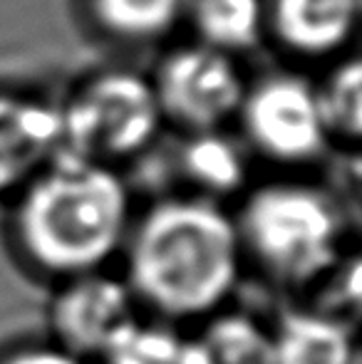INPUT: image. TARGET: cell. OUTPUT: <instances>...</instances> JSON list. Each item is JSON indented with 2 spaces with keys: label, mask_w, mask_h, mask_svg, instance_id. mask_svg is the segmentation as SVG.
I'll use <instances>...</instances> for the list:
<instances>
[{
  "label": "cell",
  "mask_w": 362,
  "mask_h": 364,
  "mask_svg": "<svg viewBox=\"0 0 362 364\" xmlns=\"http://www.w3.org/2000/svg\"><path fill=\"white\" fill-rule=\"evenodd\" d=\"M124 283L142 315L174 327L228 310L246 273L233 216L203 196H171L132 220Z\"/></svg>",
  "instance_id": "6da1fadb"
},
{
  "label": "cell",
  "mask_w": 362,
  "mask_h": 364,
  "mask_svg": "<svg viewBox=\"0 0 362 364\" xmlns=\"http://www.w3.org/2000/svg\"><path fill=\"white\" fill-rule=\"evenodd\" d=\"M132 220L129 191L115 168L60 151L15 193L10 245L30 275L58 285L107 270Z\"/></svg>",
  "instance_id": "7a4b0ae2"
},
{
  "label": "cell",
  "mask_w": 362,
  "mask_h": 364,
  "mask_svg": "<svg viewBox=\"0 0 362 364\" xmlns=\"http://www.w3.org/2000/svg\"><path fill=\"white\" fill-rule=\"evenodd\" d=\"M246 270L283 292L323 290L353 253L340 206L300 181L258 186L233 213Z\"/></svg>",
  "instance_id": "3957f363"
},
{
  "label": "cell",
  "mask_w": 362,
  "mask_h": 364,
  "mask_svg": "<svg viewBox=\"0 0 362 364\" xmlns=\"http://www.w3.org/2000/svg\"><path fill=\"white\" fill-rule=\"evenodd\" d=\"M161 122L151 80L129 70H107L82 82L60 109L63 151L112 166L144 151Z\"/></svg>",
  "instance_id": "277c9868"
},
{
  "label": "cell",
  "mask_w": 362,
  "mask_h": 364,
  "mask_svg": "<svg viewBox=\"0 0 362 364\" xmlns=\"http://www.w3.org/2000/svg\"><path fill=\"white\" fill-rule=\"evenodd\" d=\"M238 117L248 144L288 166L318 159L330 141L315 85L298 75H271L246 90Z\"/></svg>",
  "instance_id": "5b68a950"
},
{
  "label": "cell",
  "mask_w": 362,
  "mask_h": 364,
  "mask_svg": "<svg viewBox=\"0 0 362 364\" xmlns=\"http://www.w3.org/2000/svg\"><path fill=\"white\" fill-rule=\"evenodd\" d=\"M161 117L186 132H216L241 109L246 82L228 55L186 45L164 58L154 80Z\"/></svg>",
  "instance_id": "8992f818"
},
{
  "label": "cell",
  "mask_w": 362,
  "mask_h": 364,
  "mask_svg": "<svg viewBox=\"0 0 362 364\" xmlns=\"http://www.w3.org/2000/svg\"><path fill=\"white\" fill-rule=\"evenodd\" d=\"M48 305L50 340L80 360L97 364L142 320L124 278L107 270L53 285Z\"/></svg>",
  "instance_id": "52a82bcc"
},
{
  "label": "cell",
  "mask_w": 362,
  "mask_h": 364,
  "mask_svg": "<svg viewBox=\"0 0 362 364\" xmlns=\"http://www.w3.org/2000/svg\"><path fill=\"white\" fill-rule=\"evenodd\" d=\"M63 151L60 109L0 92V196L18 193Z\"/></svg>",
  "instance_id": "ba28073f"
},
{
  "label": "cell",
  "mask_w": 362,
  "mask_h": 364,
  "mask_svg": "<svg viewBox=\"0 0 362 364\" xmlns=\"http://www.w3.org/2000/svg\"><path fill=\"white\" fill-rule=\"evenodd\" d=\"M353 320L320 305L288 307L268 327V364H360Z\"/></svg>",
  "instance_id": "9c48e42d"
},
{
  "label": "cell",
  "mask_w": 362,
  "mask_h": 364,
  "mask_svg": "<svg viewBox=\"0 0 362 364\" xmlns=\"http://www.w3.org/2000/svg\"><path fill=\"white\" fill-rule=\"evenodd\" d=\"M266 25L283 48L303 58L335 55L358 25V0H271Z\"/></svg>",
  "instance_id": "30bf717a"
},
{
  "label": "cell",
  "mask_w": 362,
  "mask_h": 364,
  "mask_svg": "<svg viewBox=\"0 0 362 364\" xmlns=\"http://www.w3.org/2000/svg\"><path fill=\"white\" fill-rule=\"evenodd\" d=\"M198 45L233 58L258 45L266 30V3L263 0H188Z\"/></svg>",
  "instance_id": "8fae6325"
},
{
  "label": "cell",
  "mask_w": 362,
  "mask_h": 364,
  "mask_svg": "<svg viewBox=\"0 0 362 364\" xmlns=\"http://www.w3.org/2000/svg\"><path fill=\"white\" fill-rule=\"evenodd\" d=\"M188 0H87L97 28L119 43H154L169 35Z\"/></svg>",
  "instance_id": "7c38bea8"
},
{
  "label": "cell",
  "mask_w": 362,
  "mask_h": 364,
  "mask_svg": "<svg viewBox=\"0 0 362 364\" xmlns=\"http://www.w3.org/2000/svg\"><path fill=\"white\" fill-rule=\"evenodd\" d=\"M181 173L196 183V196L211 198L233 193L246 178V159L231 139L216 132H196L181 149Z\"/></svg>",
  "instance_id": "4fadbf2b"
},
{
  "label": "cell",
  "mask_w": 362,
  "mask_h": 364,
  "mask_svg": "<svg viewBox=\"0 0 362 364\" xmlns=\"http://www.w3.org/2000/svg\"><path fill=\"white\" fill-rule=\"evenodd\" d=\"M97 364H211L203 345L181 327L142 317Z\"/></svg>",
  "instance_id": "5bb4252c"
},
{
  "label": "cell",
  "mask_w": 362,
  "mask_h": 364,
  "mask_svg": "<svg viewBox=\"0 0 362 364\" xmlns=\"http://www.w3.org/2000/svg\"><path fill=\"white\" fill-rule=\"evenodd\" d=\"M318 92V105L320 114H323L325 129H328L330 139L340 136V139L355 141L360 139L362 132V70L358 58H350L340 63L333 70L320 87Z\"/></svg>",
  "instance_id": "9a60e30c"
},
{
  "label": "cell",
  "mask_w": 362,
  "mask_h": 364,
  "mask_svg": "<svg viewBox=\"0 0 362 364\" xmlns=\"http://www.w3.org/2000/svg\"><path fill=\"white\" fill-rule=\"evenodd\" d=\"M0 364H90L80 357H75L73 352H68L65 347H60L58 342L48 340H25L15 342L0 350Z\"/></svg>",
  "instance_id": "2e32d148"
}]
</instances>
